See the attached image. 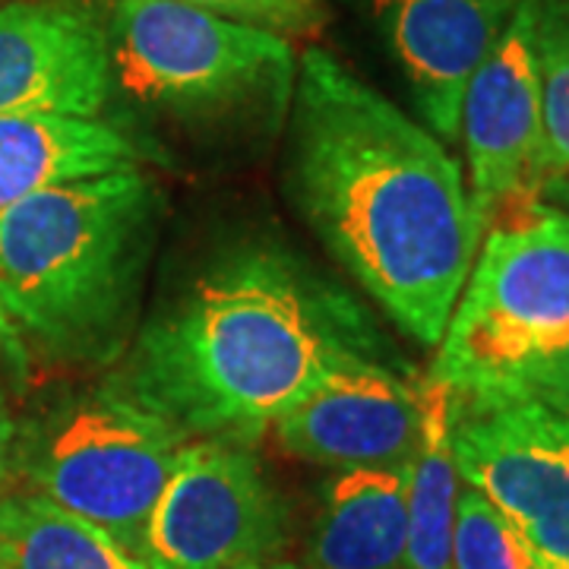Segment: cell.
Segmentation results:
<instances>
[{
	"instance_id": "6da1fadb",
	"label": "cell",
	"mask_w": 569,
	"mask_h": 569,
	"mask_svg": "<svg viewBox=\"0 0 569 569\" xmlns=\"http://www.w3.org/2000/svg\"><path fill=\"white\" fill-rule=\"evenodd\" d=\"M291 190L348 276L437 348L481 244L462 168L323 48L295 70Z\"/></svg>"
},
{
	"instance_id": "7a4b0ae2",
	"label": "cell",
	"mask_w": 569,
	"mask_h": 569,
	"mask_svg": "<svg viewBox=\"0 0 569 569\" xmlns=\"http://www.w3.org/2000/svg\"><path fill=\"white\" fill-rule=\"evenodd\" d=\"M377 346L339 288L284 253L247 250L142 329L118 380L190 440L250 443L332 370L380 358Z\"/></svg>"
},
{
	"instance_id": "3957f363",
	"label": "cell",
	"mask_w": 569,
	"mask_h": 569,
	"mask_svg": "<svg viewBox=\"0 0 569 569\" xmlns=\"http://www.w3.org/2000/svg\"><path fill=\"white\" fill-rule=\"evenodd\" d=\"M156 216L159 190L140 168L0 209V307L51 355L102 361L127 339Z\"/></svg>"
},
{
	"instance_id": "277c9868",
	"label": "cell",
	"mask_w": 569,
	"mask_h": 569,
	"mask_svg": "<svg viewBox=\"0 0 569 569\" xmlns=\"http://www.w3.org/2000/svg\"><path fill=\"white\" fill-rule=\"evenodd\" d=\"M569 342V212L538 200L488 224L427 380L490 399Z\"/></svg>"
},
{
	"instance_id": "5b68a950",
	"label": "cell",
	"mask_w": 569,
	"mask_h": 569,
	"mask_svg": "<svg viewBox=\"0 0 569 569\" xmlns=\"http://www.w3.org/2000/svg\"><path fill=\"white\" fill-rule=\"evenodd\" d=\"M187 443L181 427L111 380L17 425L13 478L140 557L149 516Z\"/></svg>"
},
{
	"instance_id": "8992f818",
	"label": "cell",
	"mask_w": 569,
	"mask_h": 569,
	"mask_svg": "<svg viewBox=\"0 0 569 569\" xmlns=\"http://www.w3.org/2000/svg\"><path fill=\"white\" fill-rule=\"evenodd\" d=\"M108 41L114 89L130 102L181 118L288 96L298 70L284 36L181 0H114Z\"/></svg>"
},
{
	"instance_id": "52a82bcc",
	"label": "cell",
	"mask_w": 569,
	"mask_h": 569,
	"mask_svg": "<svg viewBox=\"0 0 569 569\" xmlns=\"http://www.w3.org/2000/svg\"><path fill=\"white\" fill-rule=\"evenodd\" d=\"M452 452L462 485L507 519L531 569H569V415L522 399H452Z\"/></svg>"
},
{
	"instance_id": "ba28073f",
	"label": "cell",
	"mask_w": 569,
	"mask_h": 569,
	"mask_svg": "<svg viewBox=\"0 0 569 569\" xmlns=\"http://www.w3.org/2000/svg\"><path fill=\"white\" fill-rule=\"evenodd\" d=\"M284 538V507L241 440L197 437L183 447L142 535L149 569H244Z\"/></svg>"
},
{
	"instance_id": "9c48e42d",
	"label": "cell",
	"mask_w": 569,
	"mask_h": 569,
	"mask_svg": "<svg viewBox=\"0 0 569 569\" xmlns=\"http://www.w3.org/2000/svg\"><path fill=\"white\" fill-rule=\"evenodd\" d=\"M468 200L478 231L519 206L545 200V130L535 67V0H522L507 32L462 96Z\"/></svg>"
},
{
	"instance_id": "30bf717a",
	"label": "cell",
	"mask_w": 569,
	"mask_h": 569,
	"mask_svg": "<svg viewBox=\"0 0 569 569\" xmlns=\"http://www.w3.org/2000/svg\"><path fill=\"white\" fill-rule=\"evenodd\" d=\"M114 96L108 17L82 0L0 7V118H99Z\"/></svg>"
},
{
	"instance_id": "8fae6325",
	"label": "cell",
	"mask_w": 569,
	"mask_h": 569,
	"mask_svg": "<svg viewBox=\"0 0 569 569\" xmlns=\"http://www.w3.org/2000/svg\"><path fill=\"white\" fill-rule=\"evenodd\" d=\"M421 425V383L396 373L383 358H358L323 377L269 430L288 456L346 471L408 466Z\"/></svg>"
},
{
	"instance_id": "7c38bea8",
	"label": "cell",
	"mask_w": 569,
	"mask_h": 569,
	"mask_svg": "<svg viewBox=\"0 0 569 569\" xmlns=\"http://www.w3.org/2000/svg\"><path fill=\"white\" fill-rule=\"evenodd\" d=\"M522 0H370L433 137H459L462 96Z\"/></svg>"
},
{
	"instance_id": "4fadbf2b",
	"label": "cell",
	"mask_w": 569,
	"mask_h": 569,
	"mask_svg": "<svg viewBox=\"0 0 569 569\" xmlns=\"http://www.w3.org/2000/svg\"><path fill=\"white\" fill-rule=\"evenodd\" d=\"M408 466L336 471L323 488L305 567L406 569Z\"/></svg>"
},
{
	"instance_id": "5bb4252c",
	"label": "cell",
	"mask_w": 569,
	"mask_h": 569,
	"mask_svg": "<svg viewBox=\"0 0 569 569\" xmlns=\"http://www.w3.org/2000/svg\"><path fill=\"white\" fill-rule=\"evenodd\" d=\"M142 149L102 118H0V209L44 187L137 171Z\"/></svg>"
},
{
	"instance_id": "9a60e30c",
	"label": "cell",
	"mask_w": 569,
	"mask_h": 569,
	"mask_svg": "<svg viewBox=\"0 0 569 569\" xmlns=\"http://www.w3.org/2000/svg\"><path fill=\"white\" fill-rule=\"evenodd\" d=\"M0 569H149L111 535L36 490L0 497Z\"/></svg>"
},
{
	"instance_id": "2e32d148",
	"label": "cell",
	"mask_w": 569,
	"mask_h": 569,
	"mask_svg": "<svg viewBox=\"0 0 569 569\" xmlns=\"http://www.w3.org/2000/svg\"><path fill=\"white\" fill-rule=\"evenodd\" d=\"M421 443L408 466L406 569H449L459 503V466L452 452V399L440 383L425 380Z\"/></svg>"
},
{
	"instance_id": "e0dca14e",
	"label": "cell",
	"mask_w": 569,
	"mask_h": 569,
	"mask_svg": "<svg viewBox=\"0 0 569 569\" xmlns=\"http://www.w3.org/2000/svg\"><path fill=\"white\" fill-rule=\"evenodd\" d=\"M535 67L548 197L557 187H569V0H535Z\"/></svg>"
},
{
	"instance_id": "ac0fdd59",
	"label": "cell",
	"mask_w": 569,
	"mask_h": 569,
	"mask_svg": "<svg viewBox=\"0 0 569 569\" xmlns=\"http://www.w3.org/2000/svg\"><path fill=\"white\" fill-rule=\"evenodd\" d=\"M449 569H531L516 531L481 490L462 485L456 503Z\"/></svg>"
},
{
	"instance_id": "d6986e66",
	"label": "cell",
	"mask_w": 569,
	"mask_h": 569,
	"mask_svg": "<svg viewBox=\"0 0 569 569\" xmlns=\"http://www.w3.org/2000/svg\"><path fill=\"white\" fill-rule=\"evenodd\" d=\"M224 20L269 29L276 36H310L323 22V0H181Z\"/></svg>"
},
{
	"instance_id": "ffe728a7",
	"label": "cell",
	"mask_w": 569,
	"mask_h": 569,
	"mask_svg": "<svg viewBox=\"0 0 569 569\" xmlns=\"http://www.w3.org/2000/svg\"><path fill=\"white\" fill-rule=\"evenodd\" d=\"M490 399H522L569 415V342L557 355H550L548 361L519 373L500 396Z\"/></svg>"
},
{
	"instance_id": "44dd1931",
	"label": "cell",
	"mask_w": 569,
	"mask_h": 569,
	"mask_svg": "<svg viewBox=\"0 0 569 569\" xmlns=\"http://www.w3.org/2000/svg\"><path fill=\"white\" fill-rule=\"evenodd\" d=\"M13 449H17V421L10 415V406L0 392V497L7 493L13 481Z\"/></svg>"
},
{
	"instance_id": "7402d4cb",
	"label": "cell",
	"mask_w": 569,
	"mask_h": 569,
	"mask_svg": "<svg viewBox=\"0 0 569 569\" xmlns=\"http://www.w3.org/2000/svg\"><path fill=\"white\" fill-rule=\"evenodd\" d=\"M0 358L3 365H10L17 373H26L29 367V348H26V339L17 329V323L7 317V310L0 307Z\"/></svg>"
},
{
	"instance_id": "603a6c76",
	"label": "cell",
	"mask_w": 569,
	"mask_h": 569,
	"mask_svg": "<svg viewBox=\"0 0 569 569\" xmlns=\"http://www.w3.org/2000/svg\"><path fill=\"white\" fill-rule=\"evenodd\" d=\"M545 200L553 206H560L563 212H569V187H557V190H550Z\"/></svg>"
},
{
	"instance_id": "cb8c5ba5",
	"label": "cell",
	"mask_w": 569,
	"mask_h": 569,
	"mask_svg": "<svg viewBox=\"0 0 569 569\" xmlns=\"http://www.w3.org/2000/svg\"><path fill=\"white\" fill-rule=\"evenodd\" d=\"M244 569H310L305 563H257V567H244Z\"/></svg>"
}]
</instances>
